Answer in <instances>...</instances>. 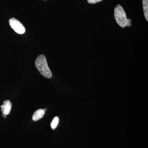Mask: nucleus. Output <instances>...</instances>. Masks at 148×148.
<instances>
[{"label":"nucleus","instance_id":"obj_10","mask_svg":"<svg viewBox=\"0 0 148 148\" xmlns=\"http://www.w3.org/2000/svg\"><path fill=\"white\" fill-rule=\"evenodd\" d=\"M2 116L3 117L5 118L6 116L7 115H6L5 114L3 113L2 114Z\"/></svg>","mask_w":148,"mask_h":148},{"label":"nucleus","instance_id":"obj_3","mask_svg":"<svg viewBox=\"0 0 148 148\" xmlns=\"http://www.w3.org/2000/svg\"><path fill=\"white\" fill-rule=\"evenodd\" d=\"M9 22L11 27L17 34H22L25 33V27L17 19L14 18H11Z\"/></svg>","mask_w":148,"mask_h":148},{"label":"nucleus","instance_id":"obj_9","mask_svg":"<svg viewBox=\"0 0 148 148\" xmlns=\"http://www.w3.org/2000/svg\"><path fill=\"white\" fill-rule=\"evenodd\" d=\"M131 20H130V19H128V22H127V27H130V26H131Z\"/></svg>","mask_w":148,"mask_h":148},{"label":"nucleus","instance_id":"obj_2","mask_svg":"<svg viewBox=\"0 0 148 148\" xmlns=\"http://www.w3.org/2000/svg\"><path fill=\"white\" fill-rule=\"evenodd\" d=\"M114 17L117 24L122 28H125L127 26L128 19L126 13L120 5H117L115 8Z\"/></svg>","mask_w":148,"mask_h":148},{"label":"nucleus","instance_id":"obj_7","mask_svg":"<svg viewBox=\"0 0 148 148\" xmlns=\"http://www.w3.org/2000/svg\"><path fill=\"white\" fill-rule=\"evenodd\" d=\"M58 121H59V119H58V117H55L53 119V120L52 121L51 124V128L52 129H54L56 127H57Z\"/></svg>","mask_w":148,"mask_h":148},{"label":"nucleus","instance_id":"obj_4","mask_svg":"<svg viewBox=\"0 0 148 148\" xmlns=\"http://www.w3.org/2000/svg\"><path fill=\"white\" fill-rule=\"evenodd\" d=\"M11 108L12 104L10 101L9 100H6L4 101L3 105L1 106V111L3 113L8 115L10 113Z\"/></svg>","mask_w":148,"mask_h":148},{"label":"nucleus","instance_id":"obj_11","mask_svg":"<svg viewBox=\"0 0 148 148\" xmlns=\"http://www.w3.org/2000/svg\"><path fill=\"white\" fill-rule=\"evenodd\" d=\"M44 110L45 112V111L47 110V109L45 108V109H44Z\"/></svg>","mask_w":148,"mask_h":148},{"label":"nucleus","instance_id":"obj_5","mask_svg":"<svg viewBox=\"0 0 148 148\" xmlns=\"http://www.w3.org/2000/svg\"><path fill=\"white\" fill-rule=\"evenodd\" d=\"M45 114V111L43 109H39L35 112L32 116V120L36 121L42 118Z\"/></svg>","mask_w":148,"mask_h":148},{"label":"nucleus","instance_id":"obj_6","mask_svg":"<svg viewBox=\"0 0 148 148\" xmlns=\"http://www.w3.org/2000/svg\"><path fill=\"white\" fill-rule=\"evenodd\" d=\"M143 4L145 17L148 21V0H143Z\"/></svg>","mask_w":148,"mask_h":148},{"label":"nucleus","instance_id":"obj_1","mask_svg":"<svg viewBox=\"0 0 148 148\" xmlns=\"http://www.w3.org/2000/svg\"><path fill=\"white\" fill-rule=\"evenodd\" d=\"M35 66L40 74L47 78H51L52 76V73L48 66L45 56H39L35 61Z\"/></svg>","mask_w":148,"mask_h":148},{"label":"nucleus","instance_id":"obj_8","mask_svg":"<svg viewBox=\"0 0 148 148\" xmlns=\"http://www.w3.org/2000/svg\"><path fill=\"white\" fill-rule=\"evenodd\" d=\"M102 1H103V0H88V2L89 3L95 4Z\"/></svg>","mask_w":148,"mask_h":148}]
</instances>
